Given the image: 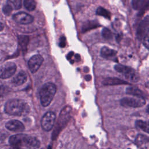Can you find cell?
Masks as SVG:
<instances>
[{"instance_id": "ac0fdd59", "label": "cell", "mask_w": 149, "mask_h": 149, "mask_svg": "<svg viewBox=\"0 0 149 149\" xmlns=\"http://www.w3.org/2000/svg\"><path fill=\"white\" fill-rule=\"evenodd\" d=\"M136 126L144 131L146 133H148L149 125L148 122H145L141 120H138L136 122Z\"/></svg>"}, {"instance_id": "7c38bea8", "label": "cell", "mask_w": 149, "mask_h": 149, "mask_svg": "<svg viewBox=\"0 0 149 149\" xmlns=\"http://www.w3.org/2000/svg\"><path fill=\"white\" fill-rule=\"evenodd\" d=\"M7 129L13 132H22L24 130V125L17 120H10L5 124Z\"/></svg>"}, {"instance_id": "3957f363", "label": "cell", "mask_w": 149, "mask_h": 149, "mask_svg": "<svg viewBox=\"0 0 149 149\" xmlns=\"http://www.w3.org/2000/svg\"><path fill=\"white\" fill-rule=\"evenodd\" d=\"M72 112V108L69 105L65 106L61 111L59 118L56 123V125L52 133L51 138L52 140L57 139L60 132L65 128L70 119V113Z\"/></svg>"}, {"instance_id": "ba28073f", "label": "cell", "mask_w": 149, "mask_h": 149, "mask_svg": "<svg viewBox=\"0 0 149 149\" xmlns=\"http://www.w3.org/2000/svg\"><path fill=\"white\" fill-rule=\"evenodd\" d=\"M16 65L13 62H7L0 68V78L7 79L11 77L16 72Z\"/></svg>"}, {"instance_id": "44dd1931", "label": "cell", "mask_w": 149, "mask_h": 149, "mask_svg": "<svg viewBox=\"0 0 149 149\" xmlns=\"http://www.w3.org/2000/svg\"><path fill=\"white\" fill-rule=\"evenodd\" d=\"M96 13L97 15L102 16L107 19H110L111 17L110 12L102 7H98L96 10Z\"/></svg>"}, {"instance_id": "4dcf8cb0", "label": "cell", "mask_w": 149, "mask_h": 149, "mask_svg": "<svg viewBox=\"0 0 149 149\" xmlns=\"http://www.w3.org/2000/svg\"><path fill=\"white\" fill-rule=\"evenodd\" d=\"M3 29V24H2L1 23H0V31L2 30Z\"/></svg>"}, {"instance_id": "5bb4252c", "label": "cell", "mask_w": 149, "mask_h": 149, "mask_svg": "<svg viewBox=\"0 0 149 149\" xmlns=\"http://www.w3.org/2000/svg\"><path fill=\"white\" fill-rule=\"evenodd\" d=\"M27 75L24 72H19L15 77L12 80V83L16 86L23 84L27 80Z\"/></svg>"}, {"instance_id": "52a82bcc", "label": "cell", "mask_w": 149, "mask_h": 149, "mask_svg": "<svg viewBox=\"0 0 149 149\" xmlns=\"http://www.w3.org/2000/svg\"><path fill=\"white\" fill-rule=\"evenodd\" d=\"M120 105L125 107L137 108L144 106L146 104V100L144 98L138 97H125L120 100Z\"/></svg>"}, {"instance_id": "d6986e66", "label": "cell", "mask_w": 149, "mask_h": 149, "mask_svg": "<svg viewBox=\"0 0 149 149\" xmlns=\"http://www.w3.org/2000/svg\"><path fill=\"white\" fill-rule=\"evenodd\" d=\"M19 42L23 51H26L29 42V37L26 36H20L19 37Z\"/></svg>"}, {"instance_id": "8992f818", "label": "cell", "mask_w": 149, "mask_h": 149, "mask_svg": "<svg viewBox=\"0 0 149 149\" xmlns=\"http://www.w3.org/2000/svg\"><path fill=\"white\" fill-rule=\"evenodd\" d=\"M56 115L52 111H48L46 112L42 117L41 120V125L43 130L45 131L51 130L55 122Z\"/></svg>"}, {"instance_id": "6da1fadb", "label": "cell", "mask_w": 149, "mask_h": 149, "mask_svg": "<svg viewBox=\"0 0 149 149\" xmlns=\"http://www.w3.org/2000/svg\"><path fill=\"white\" fill-rule=\"evenodd\" d=\"M9 143L16 149H37L40 146V141L38 139L24 134L11 136Z\"/></svg>"}, {"instance_id": "30bf717a", "label": "cell", "mask_w": 149, "mask_h": 149, "mask_svg": "<svg viewBox=\"0 0 149 149\" xmlns=\"http://www.w3.org/2000/svg\"><path fill=\"white\" fill-rule=\"evenodd\" d=\"M13 19L16 22L22 24H30L33 22L34 20V18L31 15L23 12L15 14L13 16Z\"/></svg>"}, {"instance_id": "2e32d148", "label": "cell", "mask_w": 149, "mask_h": 149, "mask_svg": "<svg viewBox=\"0 0 149 149\" xmlns=\"http://www.w3.org/2000/svg\"><path fill=\"white\" fill-rule=\"evenodd\" d=\"M100 55L102 57L104 58H112L116 56V51L114 49L109 48V47H103L101 49Z\"/></svg>"}, {"instance_id": "277c9868", "label": "cell", "mask_w": 149, "mask_h": 149, "mask_svg": "<svg viewBox=\"0 0 149 149\" xmlns=\"http://www.w3.org/2000/svg\"><path fill=\"white\" fill-rule=\"evenodd\" d=\"M56 91V86L52 83H47L41 87L40 91L41 104L43 107L48 106L51 102Z\"/></svg>"}, {"instance_id": "d4e9b609", "label": "cell", "mask_w": 149, "mask_h": 149, "mask_svg": "<svg viewBox=\"0 0 149 149\" xmlns=\"http://www.w3.org/2000/svg\"><path fill=\"white\" fill-rule=\"evenodd\" d=\"M102 35L103 37L107 40H110L112 38V34L109 29L105 27L102 29Z\"/></svg>"}, {"instance_id": "484cf974", "label": "cell", "mask_w": 149, "mask_h": 149, "mask_svg": "<svg viewBox=\"0 0 149 149\" xmlns=\"http://www.w3.org/2000/svg\"><path fill=\"white\" fill-rule=\"evenodd\" d=\"M12 10H13V9L12 8V7L9 5H8V3L5 5L3 7V9H2V10H3V13L6 15H10Z\"/></svg>"}, {"instance_id": "5b68a950", "label": "cell", "mask_w": 149, "mask_h": 149, "mask_svg": "<svg viewBox=\"0 0 149 149\" xmlns=\"http://www.w3.org/2000/svg\"><path fill=\"white\" fill-rule=\"evenodd\" d=\"M114 68L116 71L122 74L124 77L129 81L132 82H137L139 80V76L134 70L128 66L120 64L115 65Z\"/></svg>"}, {"instance_id": "7a4b0ae2", "label": "cell", "mask_w": 149, "mask_h": 149, "mask_svg": "<svg viewBox=\"0 0 149 149\" xmlns=\"http://www.w3.org/2000/svg\"><path fill=\"white\" fill-rule=\"evenodd\" d=\"M29 105L24 101L19 99L8 100L5 104V112L10 115L24 116L30 112Z\"/></svg>"}, {"instance_id": "7402d4cb", "label": "cell", "mask_w": 149, "mask_h": 149, "mask_svg": "<svg viewBox=\"0 0 149 149\" xmlns=\"http://www.w3.org/2000/svg\"><path fill=\"white\" fill-rule=\"evenodd\" d=\"M7 3L13 9H19L22 6V0H8Z\"/></svg>"}, {"instance_id": "ffe728a7", "label": "cell", "mask_w": 149, "mask_h": 149, "mask_svg": "<svg viewBox=\"0 0 149 149\" xmlns=\"http://www.w3.org/2000/svg\"><path fill=\"white\" fill-rule=\"evenodd\" d=\"M23 3L25 8L29 11L34 10L36 7V2L35 0H24Z\"/></svg>"}, {"instance_id": "1f68e13d", "label": "cell", "mask_w": 149, "mask_h": 149, "mask_svg": "<svg viewBox=\"0 0 149 149\" xmlns=\"http://www.w3.org/2000/svg\"><path fill=\"white\" fill-rule=\"evenodd\" d=\"M2 118V114H1V113L0 112V120H1Z\"/></svg>"}, {"instance_id": "f1b7e54d", "label": "cell", "mask_w": 149, "mask_h": 149, "mask_svg": "<svg viewBox=\"0 0 149 149\" xmlns=\"http://www.w3.org/2000/svg\"><path fill=\"white\" fill-rule=\"evenodd\" d=\"M65 38L62 36L60 38V42H59V45L61 47H64L65 46Z\"/></svg>"}, {"instance_id": "8fae6325", "label": "cell", "mask_w": 149, "mask_h": 149, "mask_svg": "<svg viewBox=\"0 0 149 149\" xmlns=\"http://www.w3.org/2000/svg\"><path fill=\"white\" fill-rule=\"evenodd\" d=\"M148 16H147L140 23L137 30V36L140 40L148 33Z\"/></svg>"}, {"instance_id": "9c48e42d", "label": "cell", "mask_w": 149, "mask_h": 149, "mask_svg": "<svg viewBox=\"0 0 149 149\" xmlns=\"http://www.w3.org/2000/svg\"><path fill=\"white\" fill-rule=\"evenodd\" d=\"M43 62V58L40 55H35L31 56L28 61V66L32 73L36 72Z\"/></svg>"}, {"instance_id": "e0dca14e", "label": "cell", "mask_w": 149, "mask_h": 149, "mask_svg": "<svg viewBox=\"0 0 149 149\" xmlns=\"http://www.w3.org/2000/svg\"><path fill=\"white\" fill-rule=\"evenodd\" d=\"M135 143L138 147H147L148 138L143 134H138L135 140Z\"/></svg>"}, {"instance_id": "603a6c76", "label": "cell", "mask_w": 149, "mask_h": 149, "mask_svg": "<svg viewBox=\"0 0 149 149\" xmlns=\"http://www.w3.org/2000/svg\"><path fill=\"white\" fill-rule=\"evenodd\" d=\"M147 0H132V7L134 9H140Z\"/></svg>"}, {"instance_id": "4fadbf2b", "label": "cell", "mask_w": 149, "mask_h": 149, "mask_svg": "<svg viewBox=\"0 0 149 149\" xmlns=\"http://www.w3.org/2000/svg\"><path fill=\"white\" fill-rule=\"evenodd\" d=\"M126 93L127 94L132 95L138 98H141L145 99L146 97L145 93L142 90H140L136 87H133V86L127 87L126 89Z\"/></svg>"}, {"instance_id": "f546056e", "label": "cell", "mask_w": 149, "mask_h": 149, "mask_svg": "<svg viewBox=\"0 0 149 149\" xmlns=\"http://www.w3.org/2000/svg\"><path fill=\"white\" fill-rule=\"evenodd\" d=\"M73 52H69V54L67 55V58H68V59H70L71 58V57H72V56L73 55Z\"/></svg>"}, {"instance_id": "9a60e30c", "label": "cell", "mask_w": 149, "mask_h": 149, "mask_svg": "<svg viewBox=\"0 0 149 149\" xmlns=\"http://www.w3.org/2000/svg\"><path fill=\"white\" fill-rule=\"evenodd\" d=\"M102 84L105 86H113L119 84H129V83L116 77H107L103 80Z\"/></svg>"}, {"instance_id": "4316f807", "label": "cell", "mask_w": 149, "mask_h": 149, "mask_svg": "<svg viewBox=\"0 0 149 149\" xmlns=\"http://www.w3.org/2000/svg\"><path fill=\"white\" fill-rule=\"evenodd\" d=\"M7 89L3 86H0V97L3 96L6 93Z\"/></svg>"}, {"instance_id": "83f0119b", "label": "cell", "mask_w": 149, "mask_h": 149, "mask_svg": "<svg viewBox=\"0 0 149 149\" xmlns=\"http://www.w3.org/2000/svg\"><path fill=\"white\" fill-rule=\"evenodd\" d=\"M144 38V45L146 46L147 48H148V33L147 34L145 37L143 38Z\"/></svg>"}, {"instance_id": "cb8c5ba5", "label": "cell", "mask_w": 149, "mask_h": 149, "mask_svg": "<svg viewBox=\"0 0 149 149\" xmlns=\"http://www.w3.org/2000/svg\"><path fill=\"white\" fill-rule=\"evenodd\" d=\"M98 26H99V24L98 23H97L95 22H87V23H86V24L84 25H83L82 30L83 31H87L88 30L95 28Z\"/></svg>"}]
</instances>
